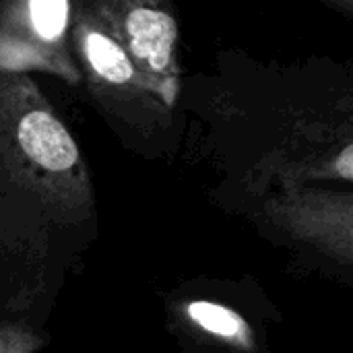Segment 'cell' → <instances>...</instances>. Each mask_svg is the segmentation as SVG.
<instances>
[{"mask_svg": "<svg viewBox=\"0 0 353 353\" xmlns=\"http://www.w3.org/2000/svg\"><path fill=\"white\" fill-rule=\"evenodd\" d=\"M0 172L60 223L93 215L83 153L29 74L0 72Z\"/></svg>", "mask_w": 353, "mask_h": 353, "instance_id": "6da1fadb", "label": "cell"}, {"mask_svg": "<svg viewBox=\"0 0 353 353\" xmlns=\"http://www.w3.org/2000/svg\"><path fill=\"white\" fill-rule=\"evenodd\" d=\"M87 4L153 95L174 110L180 93V31L172 6L161 0H93Z\"/></svg>", "mask_w": 353, "mask_h": 353, "instance_id": "7a4b0ae2", "label": "cell"}, {"mask_svg": "<svg viewBox=\"0 0 353 353\" xmlns=\"http://www.w3.org/2000/svg\"><path fill=\"white\" fill-rule=\"evenodd\" d=\"M74 2L0 0V72H43L79 85L81 72L70 48Z\"/></svg>", "mask_w": 353, "mask_h": 353, "instance_id": "3957f363", "label": "cell"}, {"mask_svg": "<svg viewBox=\"0 0 353 353\" xmlns=\"http://www.w3.org/2000/svg\"><path fill=\"white\" fill-rule=\"evenodd\" d=\"M70 48L81 79L91 95L110 112L153 122L170 112L151 91L141 72L132 66L120 46L108 35L87 2H74L70 25Z\"/></svg>", "mask_w": 353, "mask_h": 353, "instance_id": "277c9868", "label": "cell"}, {"mask_svg": "<svg viewBox=\"0 0 353 353\" xmlns=\"http://www.w3.org/2000/svg\"><path fill=\"white\" fill-rule=\"evenodd\" d=\"M263 213L267 221L296 242L321 250L331 261L353 263V196L310 186H290L271 194Z\"/></svg>", "mask_w": 353, "mask_h": 353, "instance_id": "5b68a950", "label": "cell"}, {"mask_svg": "<svg viewBox=\"0 0 353 353\" xmlns=\"http://www.w3.org/2000/svg\"><path fill=\"white\" fill-rule=\"evenodd\" d=\"M263 168L275 174L283 188L306 186L314 180H353V143L350 132L300 122Z\"/></svg>", "mask_w": 353, "mask_h": 353, "instance_id": "8992f818", "label": "cell"}, {"mask_svg": "<svg viewBox=\"0 0 353 353\" xmlns=\"http://www.w3.org/2000/svg\"><path fill=\"white\" fill-rule=\"evenodd\" d=\"M178 316L199 335L234 352L252 353L256 347L254 329L250 327V323L238 310L225 304L209 300L182 302L178 308Z\"/></svg>", "mask_w": 353, "mask_h": 353, "instance_id": "52a82bcc", "label": "cell"}, {"mask_svg": "<svg viewBox=\"0 0 353 353\" xmlns=\"http://www.w3.org/2000/svg\"><path fill=\"white\" fill-rule=\"evenodd\" d=\"M46 337L23 323H0V353H37Z\"/></svg>", "mask_w": 353, "mask_h": 353, "instance_id": "ba28073f", "label": "cell"}]
</instances>
